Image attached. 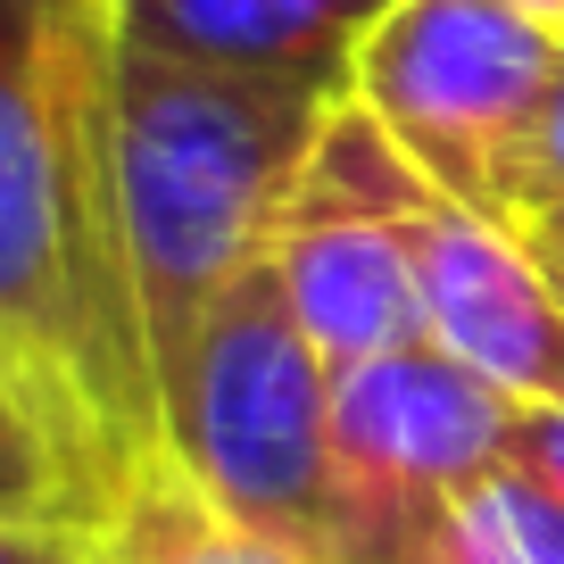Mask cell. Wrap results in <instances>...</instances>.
I'll return each mask as SVG.
<instances>
[{
    "label": "cell",
    "mask_w": 564,
    "mask_h": 564,
    "mask_svg": "<svg viewBox=\"0 0 564 564\" xmlns=\"http://www.w3.org/2000/svg\"><path fill=\"white\" fill-rule=\"evenodd\" d=\"M415 183H423V166L357 100H340L333 124L316 133V150H307L291 199H282L265 265H274L300 333L316 340V357L333 373L423 340L415 258H406Z\"/></svg>",
    "instance_id": "cell-6"
},
{
    "label": "cell",
    "mask_w": 564,
    "mask_h": 564,
    "mask_svg": "<svg viewBox=\"0 0 564 564\" xmlns=\"http://www.w3.org/2000/svg\"><path fill=\"white\" fill-rule=\"evenodd\" d=\"M166 448L225 514L274 540L324 547V474H333V366L300 333L274 265H249L199 316L192 349L166 373Z\"/></svg>",
    "instance_id": "cell-3"
},
{
    "label": "cell",
    "mask_w": 564,
    "mask_h": 564,
    "mask_svg": "<svg viewBox=\"0 0 564 564\" xmlns=\"http://www.w3.org/2000/svg\"><path fill=\"white\" fill-rule=\"evenodd\" d=\"M84 556L91 564H324V556H307V547L225 514L183 474L175 448H150V457L108 490V507L91 514V531H84Z\"/></svg>",
    "instance_id": "cell-9"
},
{
    "label": "cell",
    "mask_w": 564,
    "mask_h": 564,
    "mask_svg": "<svg viewBox=\"0 0 564 564\" xmlns=\"http://www.w3.org/2000/svg\"><path fill=\"white\" fill-rule=\"evenodd\" d=\"M0 523H42V531H84V490H75L58 441L25 406V390L0 373Z\"/></svg>",
    "instance_id": "cell-11"
},
{
    "label": "cell",
    "mask_w": 564,
    "mask_h": 564,
    "mask_svg": "<svg viewBox=\"0 0 564 564\" xmlns=\"http://www.w3.org/2000/svg\"><path fill=\"white\" fill-rule=\"evenodd\" d=\"M0 373L67 457L84 531L166 448L117 192V0H0Z\"/></svg>",
    "instance_id": "cell-1"
},
{
    "label": "cell",
    "mask_w": 564,
    "mask_h": 564,
    "mask_svg": "<svg viewBox=\"0 0 564 564\" xmlns=\"http://www.w3.org/2000/svg\"><path fill=\"white\" fill-rule=\"evenodd\" d=\"M423 564H564V507L514 457H498L448 498Z\"/></svg>",
    "instance_id": "cell-10"
},
{
    "label": "cell",
    "mask_w": 564,
    "mask_h": 564,
    "mask_svg": "<svg viewBox=\"0 0 564 564\" xmlns=\"http://www.w3.org/2000/svg\"><path fill=\"white\" fill-rule=\"evenodd\" d=\"M507 216H514V225H547V216H564V67H556V84H547L540 117H531L523 150H514Z\"/></svg>",
    "instance_id": "cell-12"
},
{
    "label": "cell",
    "mask_w": 564,
    "mask_h": 564,
    "mask_svg": "<svg viewBox=\"0 0 564 564\" xmlns=\"http://www.w3.org/2000/svg\"><path fill=\"white\" fill-rule=\"evenodd\" d=\"M390 0H117V34L133 51L192 58L232 75H291V84L349 91L357 42Z\"/></svg>",
    "instance_id": "cell-8"
},
{
    "label": "cell",
    "mask_w": 564,
    "mask_h": 564,
    "mask_svg": "<svg viewBox=\"0 0 564 564\" xmlns=\"http://www.w3.org/2000/svg\"><path fill=\"white\" fill-rule=\"evenodd\" d=\"M507 9H523L531 25H547V34H564V0H507Z\"/></svg>",
    "instance_id": "cell-15"
},
{
    "label": "cell",
    "mask_w": 564,
    "mask_h": 564,
    "mask_svg": "<svg viewBox=\"0 0 564 564\" xmlns=\"http://www.w3.org/2000/svg\"><path fill=\"white\" fill-rule=\"evenodd\" d=\"M564 67V34L507 0H390L357 42L349 100L441 192L507 216V175Z\"/></svg>",
    "instance_id": "cell-4"
},
{
    "label": "cell",
    "mask_w": 564,
    "mask_h": 564,
    "mask_svg": "<svg viewBox=\"0 0 564 564\" xmlns=\"http://www.w3.org/2000/svg\"><path fill=\"white\" fill-rule=\"evenodd\" d=\"M507 457H514V465H523V474L564 507V399H547V406H514V441H507Z\"/></svg>",
    "instance_id": "cell-13"
},
{
    "label": "cell",
    "mask_w": 564,
    "mask_h": 564,
    "mask_svg": "<svg viewBox=\"0 0 564 564\" xmlns=\"http://www.w3.org/2000/svg\"><path fill=\"white\" fill-rule=\"evenodd\" d=\"M349 91L133 51L117 34V192L159 399L199 316L265 265L282 199Z\"/></svg>",
    "instance_id": "cell-2"
},
{
    "label": "cell",
    "mask_w": 564,
    "mask_h": 564,
    "mask_svg": "<svg viewBox=\"0 0 564 564\" xmlns=\"http://www.w3.org/2000/svg\"><path fill=\"white\" fill-rule=\"evenodd\" d=\"M540 258H547V274H556V300H564V249H556V241H540Z\"/></svg>",
    "instance_id": "cell-17"
},
{
    "label": "cell",
    "mask_w": 564,
    "mask_h": 564,
    "mask_svg": "<svg viewBox=\"0 0 564 564\" xmlns=\"http://www.w3.org/2000/svg\"><path fill=\"white\" fill-rule=\"evenodd\" d=\"M406 258L432 349L498 382L514 406L564 399V300L514 216H490L423 175L406 199Z\"/></svg>",
    "instance_id": "cell-7"
},
{
    "label": "cell",
    "mask_w": 564,
    "mask_h": 564,
    "mask_svg": "<svg viewBox=\"0 0 564 564\" xmlns=\"http://www.w3.org/2000/svg\"><path fill=\"white\" fill-rule=\"evenodd\" d=\"M0 564H91V556H84V531L0 523Z\"/></svg>",
    "instance_id": "cell-14"
},
{
    "label": "cell",
    "mask_w": 564,
    "mask_h": 564,
    "mask_svg": "<svg viewBox=\"0 0 564 564\" xmlns=\"http://www.w3.org/2000/svg\"><path fill=\"white\" fill-rule=\"evenodd\" d=\"M523 232H531V241H556V249H564V216H547V225H523Z\"/></svg>",
    "instance_id": "cell-16"
},
{
    "label": "cell",
    "mask_w": 564,
    "mask_h": 564,
    "mask_svg": "<svg viewBox=\"0 0 564 564\" xmlns=\"http://www.w3.org/2000/svg\"><path fill=\"white\" fill-rule=\"evenodd\" d=\"M514 441V399L432 340L333 373L324 564H423L448 498Z\"/></svg>",
    "instance_id": "cell-5"
}]
</instances>
